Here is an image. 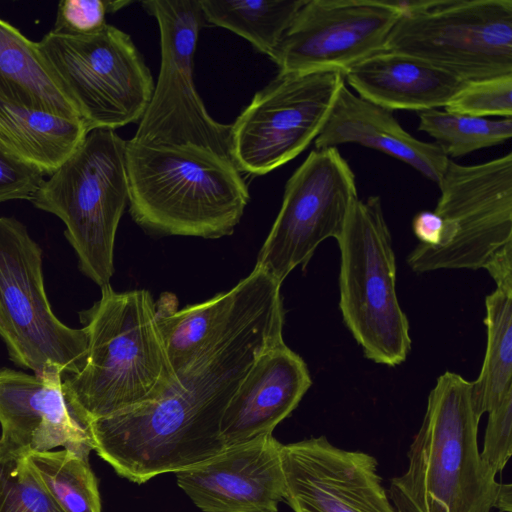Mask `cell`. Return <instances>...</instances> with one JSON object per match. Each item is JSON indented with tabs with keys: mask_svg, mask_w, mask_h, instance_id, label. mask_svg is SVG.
<instances>
[{
	"mask_svg": "<svg viewBox=\"0 0 512 512\" xmlns=\"http://www.w3.org/2000/svg\"><path fill=\"white\" fill-rule=\"evenodd\" d=\"M284 321L281 295H262L202 349L159 399L88 423L93 450L119 476L138 484L223 451L225 408L262 352L284 341Z\"/></svg>",
	"mask_w": 512,
	"mask_h": 512,
	"instance_id": "6da1fadb",
	"label": "cell"
},
{
	"mask_svg": "<svg viewBox=\"0 0 512 512\" xmlns=\"http://www.w3.org/2000/svg\"><path fill=\"white\" fill-rule=\"evenodd\" d=\"M85 321V364L62 384L72 414L84 427L156 401L176 383L149 291L102 287Z\"/></svg>",
	"mask_w": 512,
	"mask_h": 512,
	"instance_id": "7a4b0ae2",
	"label": "cell"
},
{
	"mask_svg": "<svg viewBox=\"0 0 512 512\" xmlns=\"http://www.w3.org/2000/svg\"><path fill=\"white\" fill-rule=\"evenodd\" d=\"M129 212L160 235L229 236L250 200L247 184L227 156L193 145L142 143L125 148Z\"/></svg>",
	"mask_w": 512,
	"mask_h": 512,
	"instance_id": "3957f363",
	"label": "cell"
},
{
	"mask_svg": "<svg viewBox=\"0 0 512 512\" xmlns=\"http://www.w3.org/2000/svg\"><path fill=\"white\" fill-rule=\"evenodd\" d=\"M472 382L447 371L431 389L408 467L391 479L397 512H490L500 482L483 462Z\"/></svg>",
	"mask_w": 512,
	"mask_h": 512,
	"instance_id": "277c9868",
	"label": "cell"
},
{
	"mask_svg": "<svg viewBox=\"0 0 512 512\" xmlns=\"http://www.w3.org/2000/svg\"><path fill=\"white\" fill-rule=\"evenodd\" d=\"M125 148L116 130H89L30 199L62 220L80 270L101 288L114 273L116 232L129 202Z\"/></svg>",
	"mask_w": 512,
	"mask_h": 512,
	"instance_id": "5b68a950",
	"label": "cell"
},
{
	"mask_svg": "<svg viewBox=\"0 0 512 512\" xmlns=\"http://www.w3.org/2000/svg\"><path fill=\"white\" fill-rule=\"evenodd\" d=\"M336 240L345 325L366 358L400 365L410 352L411 338L396 294V259L380 197L358 198Z\"/></svg>",
	"mask_w": 512,
	"mask_h": 512,
	"instance_id": "8992f818",
	"label": "cell"
},
{
	"mask_svg": "<svg viewBox=\"0 0 512 512\" xmlns=\"http://www.w3.org/2000/svg\"><path fill=\"white\" fill-rule=\"evenodd\" d=\"M37 46L88 131L139 123L155 83L129 34L109 24L89 35L50 31Z\"/></svg>",
	"mask_w": 512,
	"mask_h": 512,
	"instance_id": "52a82bcc",
	"label": "cell"
},
{
	"mask_svg": "<svg viewBox=\"0 0 512 512\" xmlns=\"http://www.w3.org/2000/svg\"><path fill=\"white\" fill-rule=\"evenodd\" d=\"M384 51L422 59L470 82L512 74L511 0L397 1Z\"/></svg>",
	"mask_w": 512,
	"mask_h": 512,
	"instance_id": "ba28073f",
	"label": "cell"
},
{
	"mask_svg": "<svg viewBox=\"0 0 512 512\" xmlns=\"http://www.w3.org/2000/svg\"><path fill=\"white\" fill-rule=\"evenodd\" d=\"M435 212L445 224L440 246L418 244L407 263L418 273L486 269L512 246V153L474 165L449 159L437 183Z\"/></svg>",
	"mask_w": 512,
	"mask_h": 512,
	"instance_id": "9c48e42d",
	"label": "cell"
},
{
	"mask_svg": "<svg viewBox=\"0 0 512 512\" xmlns=\"http://www.w3.org/2000/svg\"><path fill=\"white\" fill-rule=\"evenodd\" d=\"M0 337L10 359L34 374L49 365L76 374L86 361V329L68 327L51 309L40 246L24 224L4 216H0Z\"/></svg>",
	"mask_w": 512,
	"mask_h": 512,
	"instance_id": "30bf717a",
	"label": "cell"
},
{
	"mask_svg": "<svg viewBox=\"0 0 512 512\" xmlns=\"http://www.w3.org/2000/svg\"><path fill=\"white\" fill-rule=\"evenodd\" d=\"M141 5L157 21L161 61L153 94L132 139L193 144L229 157L230 124L212 118L193 80L198 36L206 24L200 0H146Z\"/></svg>",
	"mask_w": 512,
	"mask_h": 512,
	"instance_id": "8fae6325",
	"label": "cell"
},
{
	"mask_svg": "<svg viewBox=\"0 0 512 512\" xmlns=\"http://www.w3.org/2000/svg\"><path fill=\"white\" fill-rule=\"evenodd\" d=\"M345 83L343 72L278 73L230 124L229 157L261 176L297 157L321 131Z\"/></svg>",
	"mask_w": 512,
	"mask_h": 512,
	"instance_id": "7c38bea8",
	"label": "cell"
},
{
	"mask_svg": "<svg viewBox=\"0 0 512 512\" xmlns=\"http://www.w3.org/2000/svg\"><path fill=\"white\" fill-rule=\"evenodd\" d=\"M358 198L355 174L338 148L313 149L286 182L256 266L282 284L323 241L339 236Z\"/></svg>",
	"mask_w": 512,
	"mask_h": 512,
	"instance_id": "4fadbf2b",
	"label": "cell"
},
{
	"mask_svg": "<svg viewBox=\"0 0 512 512\" xmlns=\"http://www.w3.org/2000/svg\"><path fill=\"white\" fill-rule=\"evenodd\" d=\"M397 1L305 0L270 59L279 73L345 72L385 50Z\"/></svg>",
	"mask_w": 512,
	"mask_h": 512,
	"instance_id": "5bb4252c",
	"label": "cell"
},
{
	"mask_svg": "<svg viewBox=\"0 0 512 512\" xmlns=\"http://www.w3.org/2000/svg\"><path fill=\"white\" fill-rule=\"evenodd\" d=\"M285 501L294 512H397L378 462L325 436L282 445Z\"/></svg>",
	"mask_w": 512,
	"mask_h": 512,
	"instance_id": "9a60e30c",
	"label": "cell"
},
{
	"mask_svg": "<svg viewBox=\"0 0 512 512\" xmlns=\"http://www.w3.org/2000/svg\"><path fill=\"white\" fill-rule=\"evenodd\" d=\"M281 447L272 434L227 446L176 472L177 484L203 512H278L285 500Z\"/></svg>",
	"mask_w": 512,
	"mask_h": 512,
	"instance_id": "2e32d148",
	"label": "cell"
},
{
	"mask_svg": "<svg viewBox=\"0 0 512 512\" xmlns=\"http://www.w3.org/2000/svg\"><path fill=\"white\" fill-rule=\"evenodd\" d=\"M56 365L40 374L0 369V441L27 453L62 447L89 458L86 428L72 414Z\"/></svg>",
	"mask_w": 512,
	"mask_h": 512,
	"instance_id": "e0dca14e",
	"label": "cell"
},
{
	"mask_svg": "<svg viewBox=\"0 0 512 512\" xmlns=\"http://www.w3.org/2000/svg\"><path fill=\"white\" fill-rule=\"evenodd\" d=\"M311 385L305 361L284 341L267 348L225 408L220 425L225 446L272 434L298 406Z\"/></svg>",
	"mask_w": 512,
	"mask_h": 512,
	"instance_id": "ac0fdd59",
	"label": "cell"
},
{
	"mask_svg": "<svg viewBox=\"0 0 512 512\" xmlns=\"http://www.w3.org/2000/svg\"><path fill=\"white\" fill-rule=\"evenodd\" d=\"M349 143L385 153L436 183L449 160L435 143L408 133L392 111L352 93L344 83L314 144L323 149Z\"/></svg>",
	"mask_w": 512,
	"mask_h": 512,
	"instance_id": "d6986e66",
	"label": "cell"
},
{
	"mask_svg": "<svg viewBox=\"0 0 512 512\" xmlns=\"http://www.w3.org/2000/svg\"><path fill=\"white\" fill-rule=\"evenodd\" d=\"M343 76L358 96L390 111L444 108L466 83L422 59L394 51L371 55Z\"/></svg>",
	"mask_w": 512,
	"mask_h": 512,
	"instance_id": "ffe728a7",
	"label": "cell"
},
{
	"mask_svg": "<svg viewBox=\"0 0 512 512\" xmlns=\"http://www.w3.org/2000/svg\"><path fill=\"white\" fill-rule=\"evenodd\" d=\"M275 282L255 265L252 272L229 291L181 310L176 309L173 294L163 293L155 302L156 314L176 375Z\"/></svg>",
	"mask_w": 512,
	"mask_h": 512,
	"instance_id": "44dd1931",
	"label": "cell"
},
{
	"mask_svg": "<svg viewBox=\"0 0 512 512\" xmlns=\"http://www.w3.org/2000/svg\"><path fill=\"white\" fill-rule=\"evenodd\" d=\"M88 129L82 119L0 100V145L43 174H52L78 147Z\"/></svg>",
	"mask_w": 512,
	"mask_h": 512,
	"instance_id": "7402d4cb",
	"label": "cell"
},
{
	"mask_svg": "<svg viewBox=\"0 0 512 512\" xmlns=\"http://www.w3.org/2000/svg\"><path fill=\"white\" fill-rule=\"evenodd\" d=\"M0 100L13 105L80 118L50 75L37 42L0 18Z\"/></svg>",
	"mask_w": 512,
	"mask_h": 512,
	"instance_id": "603a6c76",
	"label": "cell"
},
{
	"mask_svg": "<svg viewBox=\"0 0 512 512\" xmlns=\"http://www.w3.org/2000/svg\"><path fill=\"white\" fill-rule=\"evenodd\" d=\"M486 351L472 399L479 418L512 390V290L496 288L485 299Z\"/></svg>",
	"mask_w": 512,
	"mask_h": 512,
	"instance_id": "cb8c5ba5",
	"label": "cell"
},
{
	"mask_svg": "<svg viewBox=\"0 0 512 512\" xmlns=\"http://www.w3.org/2000/svg\"><path fill=\"white\" fill-rule=\"evenodd\" d=\"M305 0H200L206 23L225 28L269 58Z\"/></svg>",
	"mask_w": 512,
	"mask_h": 512,
	"instance_id": "d4e9b609",
	"label": "cell"
},
{
	"mask_svg": "<svg viewBox=\"0 0 512 512\" xmlns=\"http://www.w3.org/2000/svg\"><path fill=\"white\" fill-rule=\"evenodd\" d=\"M42 484L64 512H101L97 478L89 458L73 451L28 453Z\"/></svg>",
	"mask_w": 512,
	"mask_h": 512,
	"instance_id": "484cf974",
	"label": "cell"
},
{
	"mask_svg": "<svg viewBox=\"0 0 512 512\" xmlns=\"http://www.w3.org/2000/svg\"><path fill=\"white\" fill-rule=\"evenodd\" d=\"M417 115L418 130L431 136L449 159L500 145L512 136V118L493 120L439 109Z\"/></svg>",
	"mask_w": 512,
	"mask_h": 512,
	"instance_id": "4316f807",
	"label": "cell"
},
{
	"mask_svg": "<svg viewBox=\"0 0 512 512\" xmlns=\"http://www.w3.org/2000/svg\"><path fill=\"white\" fill-rule=\"evenodd\" d=\"M0 512H64L35 473L28 453L1 441Z\"/></svg>",
	"mask_w": 512,
	"mask_h": 512,
	"instance_id": "83f0119b",
	"label": "cell"
},
{
	"mask_svg": "<svg viewBox=\"0 0 512 512\" xmlns=\"http://www.w3.org/2000/svg\"><path fill=\"white\" fill-rule=\"evenodd\" d=\"M444 110L481 118H512V74L466 82Z\"/></svg>",
	"mask_w": 512,
	"mask_h": 512,
	"instance_id": "f1b7e54d",
	"label": "cell"
},
{
	"mask_svg": "<svg viewBox=\"0 0 512 512\" xmlns=\"http://www.w3.org/2000/svg\"><path fill=\"white\" fill-rule=\"evenodd\" d=\"M131 1L62 0L59 2L54 28L59 35H89L101 30L107 23V13L115 12Z\"/></svg>",
	"mask_w": 512,
	"mask_h": 512,
	"instance_id": "f546056e",
	"label": "cell"
},
{
	"mask_svg": "<svg viewBox=\"0 0 512 512\" xmlns=\"http://www.w3.org/2000/svg\"><path fill=\"white\" fill-rule=\"evenodd\" d=\"M512 390L488 412L482 450L483 462L496 475L506 466L512 455Z\"/></svg>",
	"mask_w": 512,
	"mask_h": 512,
	"instance_id": "4dcf8cb0",
	"label": "cell"
},
{
	"mask_svg": "<svg viewBox=\"0 0 512 512\" xmlns=\"http://www.w3.org/2000/svg\"><path fill=\"white\" fill-rule=\"evenodd\" d=\"M44 174L0 145V203L30 200L44 181Z\"/></svg>",
	"mask_w": 512,
	"mask_h": 512,
	"instance_id": "1f68e13d",
	"label": "cell"
},
{
	"mask_svg": "<svg viewBox=\"0 0 512 512\" xmlns=\"http://www.w3.org/2000/svg\"><path fill=\"white\" fill-rule=\"evenodd\" d=\"M412 230L420 244L438 247L444 238L445 224L435 211H421L413 218Z\"/></svg>",
	"mask_w": 512,
	"mask_h": 512,
	"instance_id": "d6a6232c",
	"label": "cell"
},
{
	"mask_svg": "<svg viewBox=\"0 0 512 512\" xmlns=\"http://www.w3.org/2000/svg\"><path fill=\"white\" fill-rule=\"evenodd\" d=\"M497 287L512 290V246L503 249L486 267Z\"/></svg>",
	"mask_w": 512,
	"mask_h": 512,
	"instance_id": "836d02e7",
	"label": "cell"
},
{
	"mask_svg": "<svg viewBox=\"0 0 512 512\" xmlns=\"http://www.w3.org/2000/svg\"><path fill=\"white\" fill-rule=\"evenodd\" d=\"M512 486L509 483H500L495 496L494 508L501 512L512 510Z\"/></svg>",
	"mask_w": 512,
	"mask_h": 512,
	"instance_id": "e575fe53",
	"label": "cell"
}]
</instances>
